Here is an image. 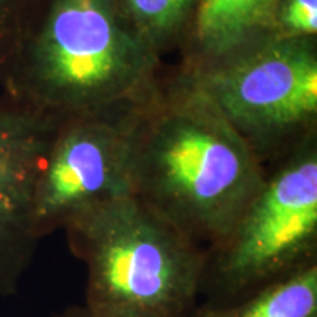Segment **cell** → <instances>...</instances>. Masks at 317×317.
Instances as JSON below:
<instances>
[{
	"mask_svg": "<svg viewBox=\"0 0 317 317\" xmlns=\"http://www.w3.org/2000/svg\"><path fill=\"white\" fill-rule=\"evenodd\" d=\"M270 37L317 38V0H279Z\"/></svg>",
	"mask_w": 317,
	"mask_h": 317,
	"instance_id": "12",
	"label": "cell"
},
{
	"mask_svg": "<svg viewBox=\"0 0 317 317\" xmlns=\"http://www.w3.org/2000/svg\"><path fill=\"white\" fill-rule=\"evenodd\" d=\"M59 122L0 93V266L18 263L37 238L34 188Z\"/></svg>",
	"mask_w": 317,
	"mask_h": 317,
	"instance_id": "7",
	"label": "cell"
},
{
	"mask_svg": "<svg viewBox=\"0 0 317 317\" xmlns=\"http://www.w3.org/2000/svg\"><path fill=\"white\" fill-rule=\"evenodd\" d=\"M226 317H317V269L310 264Z\"/></svg>",
	"mask_w": 317,
	"mask_h": 317,
	"instance_id": "10",
	"label": "cell"
},
{
	"mask_svg": "<svg viewBox=\"0 0 317 317\" xmlns=\"http://www.w3.org/2000/svg\"><path fill=\"white\" fill-rule=\"evenodd\" d=\"M156 55L179 50L187 37L200 0H113Z\"/></svg>",
	"mask_w": 317,
	"mask_h": 317,
	"instance_id": "9",
	"label": "cell"
},
{
	"mask_svg": "<svg viewBox=\"0 0 317 317\" xmlns=\"http://www.w3.org/2000/svg\"><path fill=\"white\" fill-rule=\"evenodd\" d=\"M162 72L113 0H40L0 93L63 121L135 103Z\"/></svg>",
	"mask_w": 317,
	"mask_h": 317,
	"instance_id": "2",
	"label": "cell"
},
{
	"mask_svg": "<svg viewBox=\"0 0 317 317\" xmlns=\"http://www.w3.org/2000/svg\"><path fill=\"white\" fill-rule=\"evenodd\" d=\"M182 71L264 166L317 135V38L269 37L207 68Z\"/></svg>",
	"mask_w": 317,
	"mask_h": 317,
	"instance_id": "4",
	"label": "cell"
},
{
	"mask_svg": "<svg viewBox=\"0 0 317 317\" xmlns=\"http://www.w3.org/2000/svg\"><path fill=\"white\" fill-rule=\"evenodd\" d=\"M40 0H0V88L18 55Z\"/></svg>",
	"mask_w": 317,
	"mask_h": 317,
	"instance_id": "11",
	"label": "cell"
},
{
	"mask_svg": "<svg viewBox=\"0 0 317 317\" xmlns=\"http://www.w3.org/2000/svg\"><path fill=\"white\" fill-rule=\"evenodd\" d=\"M279 0H200L179 52L181 68L203 69L270 37Z\"/></svg>",
	"mask_w": 317,
	"mask_h": 317,
	"instance_id": "8",
	"label": "cell"
},
{
	"mask_svg": "<svg viewBox=\"0 0 317 317\" xmlns=\"http://www.w3.org/2000/svg\"><path fill=\"white\" fill-rule=\"evenodd\" d=\"M267 169L191 76L162 72L135 106L132 195L194 243L224 241L259 194Z\"/></svg>",
	"mask_w": 317,
	"mask_h": 317,
	"instance_id": "1",
	"label": "cell"
},
{
	"mask_svg": "<svg viewBox=\"0 0 317 317\" xmlns=\"http://www.w3.org/2000/svg\"><path fill=\"white\" fill-rule=\"evenodd\" d=\"M316 137L267 172L259 194L216 245L226 280L243 285L267 278L311 251L317 237Z\"/></svg>",
	"mask_w": 317,
	"mask_h": 317,
	"instance_id": "6",
	"label": "cell"
},
{
	"mask_svg": "<svg viewBox=\"0 0 317 317\" xmlns=\"http://www.w3.org/2000/svg\"><path fill=\"white\" fill-rule=\"evenodd\" d=\"M88 267L94 317H181L204 259L197 243L134 195L94 205L65 225Z\"/></svg>",
	"mask_w": 317,
	"mask_h": 317,
	"instance_id": "3",
	"label": "cell"
},
{
	"mask_svg": "<svg viewBox=\"0 0 317 317\" xmlns=\"http://www.w3.org/2000/svg\"><path fill=\"white\" fill-rule=\"evenodd\" d=\"M138 101L59 122L34 188L37 238L94 205L132 195L130 134Z\"/></svg>",
	"mask_w": 317,
	"mask_h": 317,
	"instance_id": "5",
	"label": "cell"
}]
</instances>
